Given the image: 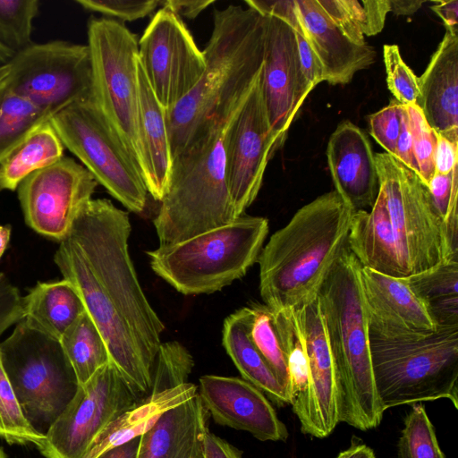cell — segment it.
Wrapping results in <instances>:
<instances>
[{"instance_id":"1","label":"cell","mask_w":458,"mask_h":458,"mask_svg":"<svg viewBox=\"0 0 458 458\" xmlns=\"http://www.w3.org/2000/svg\"><path fill=\"white\" fill-rule=\"evenodd\" d=\"M127 212L89 200L59 242L54 261L80 294L100 331L111 363L138 399L149 394L165 325L150 306L128 250Z\"/></svg>"},{"instance_id":"2","label":"cell","mask_w":458,"mask_h":458,"mask_svg":"<svg viewBox=\"0 0 458 458\" xmlns=\"http://www.w3.org/2000/svg\"><path fill=\"white\" fill-rule=\"evenodd\" d=\"M213 21L199 81L165 112L172 160L216 123L228 119L261 72L266 17L248 6L230 4L216 9Z\"/></svg>"},{"instance_id":"3","label":"cell","mask_w":458,"mask_h":458,"mask_svg":"<svg viewBox=\"0 0 458 458\" xmlns=\"http://www.w3.org/2000/svg\"><path fill=\"white\" fill-rule=\"evenodd\" d=\"M354 211L334 190L301 207L272 234L258 259L265 305L298 310L318 297L347 245Z\"/></svg>"},{"instance_id":"4","label":"cell","mask_w":458,"mask_h":458,"mask_svg":"<svg viewBox=\"0 0 458 458\" xmlns=\"http://www.w3.org/2000/svg\"><path fill=\"white\" fill-rule=\"evenodd\" d=\"M360 267L346 245L318 299L337 371L340 422L365 431L381 423L385 410L374 380Z\"/></svg>"},{"instance_id":"5","label":"cell","mask_w":458,"mask_h":458,"mask_svg":"<svg viewBox=\"0 0 458 458\" xmlns=\"http://www.w3.org/2000/svg\"><path fill=\"white\" fill-rule=\"evenodd\" d=\"M231 116L216 123L172 160L167 189L154 219L159 246L185 241L236 219L224 144Z\"/></svg>"},{"instance_id":"6","label":"cell","mask_w":458,"mask_h":458,"mask_svg":"<svg viewBox=\"0 0 458 458\" xmlns=\"http://www.w3.org/2000/svg\"><path fill=\"white\" fill-rule=\"evenodd\" d=\"M267 233L266 217L242 215L147 255L152 270L179 293H212L245 276L258 261Z\"/></svg>"},{"instance_id":"7","label":"cell","mask_w":458,"mask_h":458,"mask_svg":"<svg viewBox=\"0 0 458 458\" xmlns=\"http://www.w3.org/2000/svg\"><path fill=\"white\" fill-rule=\"evenodd\" d=\"M376 389L384 410L439 399L458 409V326L429 335L385 340L369 335Z\"/></svg>"},{"instance_id":"8","label":"cell","mask_w":458,"mask_h":458,"mask_svg":"<svg viewBox=\"0 0 458 458\" xmlns=\"http://www.w3.org/2000/svg\"><path fill=\"white\" fill-rule=\"evenodd\" d=\"M0 356L25 418L45 436L79 386L60 341L21 319L0 343Z\"/></svg>"},{"instance_id":"9","label":"cell","mask_w":458,"mask_h":458,"mask_svg":"<svg viewBox=\"0 0 458 458\" xmlns=\"http://www.w3.org/2000/svg\"><path fill=\"white\" fill-rule=\"evenodd\" d=\"M87 34L91 101L122 139L143 176L137 38L123 21L104 17L91 18Z\"/></svg>"},{"instance_id":"10","label":"cell","mask_w":458,"mask_h":458,"mask_svg":"<svg viewBox=\"0 0 458 458\" xmlns=\"http://www.w3.org/2000/svg\"><path fill=\"white\" fill-rule=\"evenodd\" d=\"M50 122L64 148L80 159L98 183L130 211L145 209L148 191L140 170L91 100L62 110Z\"/></svg>"},{"instance_id":"11","label":"cell","mask_w":458,"mask_h":458,"mask_svg":"<svg viewBox=\"0 0 458 458\" xmlns=\"http://www.w3.org/2000/svg\"><path fill=\"white\" fill-rule=\"evenodd\" d=\"M378 189L386 198L391 225L406 276L453 260L441 221L420 177L392 155H374ZM406 276V277H407Z\"/></svg>"},{"instance_id":"12","label":"cell","mask_w":458,"mask_h":458,"mask_svg":"<svg viewBox=\"0 0 458 458\" xmlns=\"http://www.w3.org/2000/svg\"><path fill=\"white\" fill-rule=\"evenodd\" d=\"M6 88L50 117L92 98V67L87 45L64 40L33 43L9 61Z\"/></svg>"},{"instance_id":"13","label":"cell","mask_w":458,"mask_h":458,"mask_svg":"<svg viewBox=\"0 0 458 458\" xmlns=\"http://www.w3.org/2000/svg\"><path fill=\"white\" fill-rule=\"evenodd\" d=\"M138 400L109 362L79 385L38 448L45 458H82L96 437Z\"/></svg>"},{"instance_id":"14","label":"cell","mask_w":458,"mask_h":458,"mask_svg":"<svg viewBox=\"0 0 458 458\" xmlns=\"http://www.w3.org/2000/svg\"><path fill=\"white\" fill-rule=\"evenodd\" d=\"M138 59L165 112L195 87L205 57L182 18L165 7L152 17L138 41Z\"/></svg>"},{"instance_id":"15","label":"cell","mask_w":458,"mask_h":458,"mask_svg":"<svg viewBox=\"0 0 458 458\" xmlns=\"http://www.w3.org/2000/svg\"><path fill=\"white\" fill-rule=\"evenodd\" d=\"M260 75L231 116L224 138L226 177L235 218L255 200L267 163L279 148L269 124Z\"/></svg>"},{"instance_id":"16","label":"cell","mask_w":458,"mask_h":458,"mask_svg":"<svg viewBox=\"0 0 458 458\" xmlns=\"http://www.w3.org/2000/svg\"><path fill=\"white\" fill-rule=\"evenodd\" d=\"M98 184L82 165L64 157L31 174L17 188L26 224L36 233L62 242Z\"/></svg>"},{"instance_id":"17","label":"cell","mask_w":458,"mask_h":458,"mask_svg":"<svg viewBox=\"0 0 458 458\" xmlns=\"http://www.w3.org/2000/svg\"><path fill=\"white\" fill-rule=\"evenodd\" d=\"M265 17L261 87L269 124L280 147L311 90L300 66L293 30L276 16Z\"/></svg>"},{"instance_id":"18","label":"cell","mask_w":458,"mask_h":458,"mask_svg":"<svg viewBox=\"0 0 458 458\" xmlns=\"http://www.w3.org/2000/svg\"><path fill=\"white\" fill-rule=\"evenodd\" d=\"M295 310L305 339L310 382L301 430L324 438L340 423L336 367L318 297Z\"/></svg>"},{"instance_id":"19","label":"cell","mask_w":458,"mask_h":458,"mask_svg":"<svg viewBox=\"0 0 458 458\" xmlns=\"http://www.w3.org/2000/svg\"><path fill=\"white\" fill-rule=\"evenodd\" d=\"M360 283L369 335L385 340L424 337L438 327L404 277H394L360 266Z\"/></svg>"},{"instance_id":"20","label":"cell","mask_w":458,"mask_h":458,"mask_svg":"<svg viewBox=\"0 0 458 458\" xmlns=\"http://www.w3.org/2000/svg\"><path fill=\"white\" fill-rule=\"evenodd\" d=\"M198 394L219 425L250 433L260 441H285L287 428L267 396L244 379L205 375Z\"/></svg>"},{"instance_id":"21","label":"cell","mask_w":458,"mask_h":458,"mask_svg":"<svg viewBox=\"0 0 458 458\" xmlns=\"http://www.w3.org/2000/svg\"><path fill=\"white\" fill-rule=\"evenodd\" d=\"M374 155L367 134L349 121L338 124L329 138L327 158L335 191L355 211L371 208L377 198Z\"/></svg>"},{"instance_id":"22","label":"cell","mask_w":458,"mask_h":458,"mask_svg":"<svg viewBox=\"0 0 458 458\" xmlns=\"http://www.w3.org/2000/svg\"><path fill=\"white\" fill-rule=\"evenodd\" d=\"M302 33L322 67L323 81L346 84L354 74L370 66L376 57L372 47L349 40L325 14L317 0H294Z\"/></svg>"},{"instance_id":"23","label":"cell","mask_w":458,"mask_h":458,"mask_svg":"<svg viewBox=\"0 0 458 458\" xmlns=\"http://www.w3.org/2000/svg\"><path fill=\"white\" fill-rule=\"evenodd\" d=\"M418 81L417 106L426 121L437 134L458 143V33L445 30Z\"/></svg>"},{"instance_id":"24","label":"cell","mask_w":458,"mask_h":458,"mask_svg":"<svg viewBox=\"0 0 458 458\" xmlns=\"http://www.w3.org/2000/svg\"><path fill=\"white\" fill-rule=\"evenodd\" d=\"M208 411L197 394L140 436L137 458H204Z\"/></svg>"},{"instance_id":"25","label":"cell","mask_w":458,"mask_h":458,"mask_svg":"<svg viewBox=\"0 0 458 458\" xmlns=\"http://www.w3.org/2000/svg\"><path fill=\"white\" fill-rule=\"evenodd\" d=\"M347 245L360 266L394 277L407 276L380 189L370 211H354Z\"/></svg>"},{"instance_id":"26","label":"cell","mask_w":458,"mask_h":458,"mask_svg":"<svg viewBox=\"0 0 458 458\" xmlns=\"http://www.w3.org/2000/svg\"><path fill=\"white\" fill-rule=\"evenodd\" d=\"M140 89V134L143 152V179L156 200L163 199L171 174L172 157L164 108L157 100L137 60Z\"/></svg>"},{"instance_id":"27","label":"cell","mask_w":458,"mask_h":458,"mask_svg":"<svg viewBox=\"0 0 458 458\" xmlns=\"http://www.w3.org/2000/svg\"><path fill=\"white\" fill-rule=\"evenodd\" d=\"M197 394L198 387L187 382L139 399L96 437L82 458H96L112 447L140 437L165 411L191 399Z\"/></svg>"},{"instance_id":"28","label":"cell","mask_w":458,"mask_h":458,"mask_svg":"<svg viewBox=\"0 0 458 458\" xmlns=\"http://www.w3.org/2000/svg\"><path fill=\"white\" fill-rule=\"evenodd\" d=\"M252 316L250 306L228 316L224 321L223 345L243 379L273 403L284 406L290 403V395L250 337Z\"/></svg>"},{"instance_id":"29","label":"cell","mask_w":458,"mask_h":458,"mask_svg":"<svg viewBox=\"0 0 458 458\" xmlns=\"http://www.w3.org/2000/svg\"><path fill=\"white\" fill-rule=\"evenodd\" d=\"M23 320L60 341L64 332L86 311L76 289L65 279L38 282L22 297Z\"/></svg>"},{"instance_id":"30","label":"cell","mask_w":458,"mask_h":458,"mask_svg":"<svg viewBox=\"0 0 458 458\" xmlns=\"http://www.w3.org/2000/svg\"><path fill=\"white\" fill-rule=\"evenodd\" d=\"M64 146L50 120L35 129L0 162V191H15L31 174L64 157Z\"/></svg>"},{"instance_id":"31","label":"cell","mask_w":458,"mask_h":458,"mask_svg":"<svg viewBox=\"0 0 458 458\" xmlns=\"http://www.w3.org/2000/svg\"><path fill=\"white\" fill-rule=\"evenodd\" d=\"M437 327L458 326V260L404 277Z\"/></svg>"},{"instance_id":"32","label":"cell","mask_w":458,"mask_h":458,"mask_svg":"<svg viewBox=\"0 0 458 458\" xmlns=\"http://www.w3.org/2000/svg\"><path fill=\"white\" fill-rule=\"evenodd\" d=\"M79 385L111 362L106 344L87 311L83 312L60 339Z\"/></svg>"},{"instance_id":"33","label":"cell","mask_w":458,"mask_h":458,"mask_svg":"<svg viewBox=\"0 0 458 458\" xmlns=\"http://www.w3.org/2000/svg\"><path fill=\"white\" fill-rule=\"evenodd\" d=\"M274 314L289 368L290 403L301 422L305 413L310 384L305 339L295 310L274 311Z\"/></svg>"},{"instance_id":"34","label":"cell","mask_w":458,"mask_h":458,"mask_svg":"<svg viewBox=\"0 0 458 458\" xmlns=\"http://www.w3.org/2000/svg\"><path fill=\"white\" fill-rule=\"evenodd\" d=\"M51 117L5 86L0 95V162Z\"/></svg>"},{"instance_id":"35","label":"cell","mask_w":458,"mask_h":458,"mask_svg":"<svg viewBox=\"0 0 458 458\" xmlns=\"http://www.w3.org/2000/svg\"><path fill=\"white\" fill-rule=\"evenodd\" d=\"M250 307L253 316L250 337L272 369L279 383L290 395L289 368L274 311L265 304L253 303Z\"/></svg>"},{"instance_id":"36","label":"cell","mask_w":458,"mask_h":458,"mask_svg":"<svg viewBox=\"0 0 458 458\" xmlns=\"http://www.w3.org/2000/svg\"><path fill=\"white\" fill-rule=\"evenodd\" d=\"M428 189L443 226L449 256L458 260V166L446 174L435 173Z\"/></svg>"},{"instance_id":"37","label":"cell","mask_w":458,"mask_h":458,"mask_svg":"<svg viewBox=\"0 0 458 458\" xmlns=\"http://www.w3.org/2000/svg\"><path fill=\"white\" fill-rule=\"evenodd\" d=\"M400 458H445L425 406L413 404L398 441Z\"/></svg>"},{"instance_id":"38","label":"cell","mask_w":458,"mask_h":458,"mask_svg":"<svg viewBox=\"0 0 458 458\" xmlns=\"http://www.w3.org/2000/svg\"><path fill=\"white\" fill-rule=\"evenodd\" d=\"M38 0H0V44L13 55L33 44V20L38 13Z\"/></svg>"},{"instance_id":"39","label":"cell","mask_w":458,"mask_h":458,"mask_svg":"<svg viewBox=\"0 0 458 458\" xmlns=\"http://www.w3.org/2000/svg\"><path fill=\"white\" fill-rule=\"evenodd\" d=\"M45 436L36 431L25 418L0 356V438L9 444L40 445Z\"/></svg>"},{"instance_id":"40","label":"cell","mask_w":458,"mask_h":458,"mask_svg":"<svg viewBox=\"0 0 458 458\" xmlns=\"http://www.w3.org/2000/svg\"><path fill=\"white\" fill-rule=\"evenodd\" d=\"M193 365L191 353L179 342L162 343L154 363L149 394L187 383Z\"/></svg>"},{"instance_id":"41","label":"cell","mask_w":458,"mask_h":458,"mask_svg":"<svg viewBox=\"0 0 458 458\" xmlns=\"http://www.w3.org/2000/svg\"><path fill=\"white\" fill-rule=\"evenodd\" d=\"M383 58L388 89L402 105H417L420 97L418 77L402 58L397 45H384Z\"/></svg>"},{"instance_id":"42","label":"cell","mask_w":458,"mask_h":458,"mask_svg":"<svg viewBox=\"0 0 458 458\" xmlns=\"http://www.w3.org/2000/svg\"><path fill=\"white\" fill-rule=\"evenodd\" d=\"M406 108L412 136L413 154L419 168V176L425 185L428 186L435 174L436 131L429 126L417 105H407Z\"/></svg>"},{"instance_id":"43","label":"cell","mask_w":458,"mask_h":458,"mask_svg":"<svg viewBox=\"0 0 458 458\" xmlns=\"http://www.w3.org/2000/svg\"><path fill=\"white\" fill-rule=\"evenodd\" d=\"M402 111L403 105L392 100L388 106L369 116L370 134L392 156L401 131Z\"/></svg>"},{"instance_id":"44","label":"cell","mask_w":458,"mask_h":458,"mask_svg":"<svg viewBox=\"0 0 458 458\" xmlns=\"http://www.w3.org/2000/svg\"><path fill=\"white\" fill-rule=\"evenodd\" d=\"M363 36H374L384 28L390 12L389 0H342Z\"/></svg>"},{"instance_id":"45","label":"cell","mask_w":458,"mask_h":458,"mask_svg":"<svg viewBox=\"0 0 458 458\" xmlns=\"http://www.w3.org/2000/svg\"><path fill=\"white\" fill-rule=\"evenodd\" d=\"M75 2L86 10L129 21L148 15L159 5V1L156 0H76Z\"/></svg>"},{"instance_id":"46","label":"cell","mask_w":458,"mask_h":458,"mask_svg":"<svg viewBox=\"0 0 458 458\" xmlns=\"http://www.w3.org/2000/svg\"><path fill=\"white\" fill-rule=\"evenodd\" d=\"M22 318V297L8 276L0 272V336Z\"/></svg>"},{"instance_id":"47","label":"cell","mask_w":458,"mask_h":458,"mask_svg":"<svg viewBox=\"0 0 458 458\" xmlns=\"http://www.w3.org/2000/svg\"><path fill=\"white\" fill-rule=\"evenodd\" d=\"M317 2L328 19L349 40L359 46L367 44L363 34L353 22L342 0H317Z\"/></svg>"},{"instance_id":"48","label":"cell","mask_w":458,"mask_h":458,"mask_svg":"<svg viewBox=\"0 0 458 458\" xmlns=\"http://www.w3.org/2000/svg\"><path fill=\"white\" fill-rule=\"evenodd\" d=\"M294 31L298 58L304 79L312 90L323 81L322 67L318 56L302 32Z\"/></svg>"},{"instance_id":"49","label":"cell","mask_w":458,"mask_h":458,"mask_svg":"<svg viewBox=\"0 0 458 458\" xmlns=\"http://www.w3.org/2000/svg\"><path fill=\"white\" fill-rule=\"evenodd\" d=\"M393 157L419 175V168L413 154L412 136L405 105H403L402 127L397 139L395 152Z\"/></svg>"},{"instance_id":"50","label":"cell","mask_w":458,"mask_h":458,"mask_svg":"<svg viewBox=\"0 0 458 458\" xmlns=\"http://www.w3.org/2000/svg\"><path fill=\"white\" fill-rule=\"evenodd\" d=\"M436 138L435 173L446 174L458 166V143L453 142L437 132Z\"/></svg>"},{"instance_id":"51","label":"cell","mask_w":458,"mask_h":458,"mask_svg":"<svg viewBox=\"0 0 458 458\" xmlns=\"http://www.w3.org/2000/svg\"><path fill=\"white\" fill-rule=\"evenodd\" d=\"M204 458H242V455L238 448L208 431L204 438Z\"/></svg>"},{"instance_id":"52","label":"cell","mask_w":458,"mask_h":458,"mask_svg":"<svg viewBox=\"0 0 458 458\" xmlns=\"http://www.w3.org/2000/svg\"><path fill=\"white\" fill-rule=\"evenodd\" d=\"M214 3L213 0L206 1H180L165 0L159 1V5L168 8L180 17L188 19L196 18L202 11Z\"/></svg>"},{"instance_id":"53","label":"cell","mask_w":458,"mask_h":458,"mask_svg":"<svg viewBox=\"0 0 458 458\" xmlns=\"http://www.w3.org/2000/svg\"><path fill=\"white\" fill-rule=\"evenodd\" d=\"M443 21L446 30L458 33V1H437L430 7Z\"/></svg>"},{"instance_id":"54","label":"cell","mask_w":458,"mask_h":458,"mask_svg":"<svg viewBox=\"0 0 458 458\" xmlns=\"http://www.w3.org/2000/svg\"><path fill=\"white\" fill-rule=\"evenodd\" d=\"M140 437L112 447L96 458H137Z\"/></svg>"},{"instance_id":"55","label":"cell","mask_w":458,"mask_h":458,"mask_svg":"<svg viewBox=\"0 0 458 458\" xmlns=\"http://www.w3.org/2000/svg\"><path fill=\"white\" fill-rule=\"evenodd\" d=\"M336 458H376L374 451L360 439L352 437L351 445L342 451Z\"/></svg>"},{"instance_id":"56","label":"cell","mask_w":458,"mask_h":458,"mask_svg":"<svg viewBox=\"0 0 458 458\" xmlns=\"http://www.w3.org/2000/svg\"><path fill=\"white\" fill-rule=\"evenodd\" d=\"M390 12L396 15H411L416 13L424 1L422 0H389Z\"/></svg>"},{"instance_id":"57","label":"cell","mask_w":458,"mask_h":458,"mask_svg":"<svg viewBox=\"0 0 458 458\" xmlns=\"http://www.w3.org/2000/svg\"><path fill=\"white\" fill-rule=\"evenodd\" d=\"M12 227L9 225H0V259L7 249Z\"/></svg>"},{"instance_id":"58","label":"cell","mask_w":458,"mask_h":458,"mask_svg":"<svg viewBox=\"0 0 458 458\" xmlns=\"http://www.w3.org/2000/svg\"><path fill=\"white\" fill-rule=\"evenodd\" d=\"M10 73L11 65L9 62L4 65H0V95L2 94L3 90L6 86Z\"/></svg>"},{"instance_id":"59","label":"cell","mask_w":458,"mask_h":458,"mask_svg":"<svg viewBox=\"0 0 458 458\" xmlns=\"http://www.w3.org/2000/svg\"><path fill=\"white\" fill-rule=\"evenodd\" d=\"M14 55L0 44V65L7 64Z\"/></svg>"},{"instance_id":"60","label":"cell","mask_w":458,"mask_h":458,"mask_svg":"<svg viewBox=\"0 0 458 458\" xmlns=\"http://www.w3.org/2000/svg\"><path fill=\"white\" fill-rule=\"evenodd\" d=\"M0 458H6L3 449L0 447Z\"/></svg>"}]
</instances>
